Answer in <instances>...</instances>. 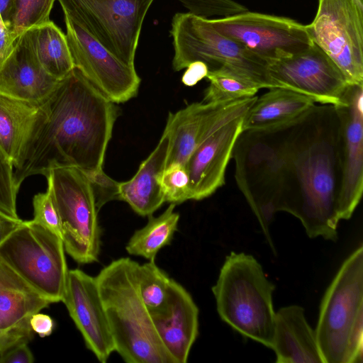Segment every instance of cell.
<instances>
[{
    "label": "cell",
    "mask_w": 363,
    "mask_h": 363,
    "mask_svg": "<svg viewBox=\"0 0 363 363\" xmlns=\"http://www.w3.org/2000/svg\"><path fill=\"white\" fill-rule=\"evenodd\" d=\"M257 96L218 102H195L169 113L164 130L169 136L167 166L185 163L194 149L221 125L245 114Z\"/></svg>",
    "instance_id": "cell-14"
},
{
    "label": "cell",
    "mask_w": 363,
    "mask_h": 363,
    "mask_svg": "<svg viewBox=\"0 0 363 363\" xmlns=\"http://www.w3.org/2000/svg\"><path fill=\"white\" fill-rule=\"evenodd\" d=\"M184 72L182 82L188 86L196 84L202 79L206 77L209 71L208 66L201 61H194L190 63Z\"/></svg>",
    "instance_id": "cell-37"
},
{
    "label": "cell",
    "mask_w": 363,
    "mask_h": 363,
    "mask_svg": "<svg viewBox=\"0 0 363 363\" xmlns=\"http://www.w3.org/2000/svg\"><path fill=\"white\" fill-rule=\"evenodd\" d=\"M33 218L35 223L50 230L62 239L60 219L51 191L39 192L33 199Z\"/></svg>",
    "instance_id": "cell-32"
},
{
    "label": "cell",
    "mask_w": 363,
    "mask_h": 363,
    "mask_svg": "<svg viewBox=\"0 0 363 363\" xmlns=\"http://www.w3.org/2000/svg\"><path fill=\"white\" fill-rule=\"evenodd\" d=\"M30 325L33 331L44 337L49 336L54 329V321L47 315L38 312L30 318Z\"/></svg>",
    "instance_id": "cell-39"
},
{
    "label": "cell",
    "mask_w": 363,
    "mask_h": 363,
    "mask_svg": "<svg viewBox=\"0 0 363 363\" xmlns=\"http://www.w3.org/2000/svg\"><path fill=\"white\" fill-rule=\"evenodd\" d=\"M64 19L74 67L115 104L135 96L140 78L135 67L121 62L67 15L64 14Z\"/></svg>",
    "instance_id": "cell-12"
},
{
    "label": "cell",
    "mask_w": 363,
    "mask_h": 363,
    "mask_svg": "<svg viewBox=\"0 0 363 363\" xmlns=\"http://www.w3.org/2000/svg\"><path fill=\"white\" fill-rule=\"evenodd\" d=\"M17 38L6 26L0 14V68L11 53Z\"/></svg>",
    "instance_id": "cell-38"
},
{
    "label": "cell",
    "mask_w": 363,
    "mask_h": 363,
    "mask_svg": "<svg viewBox=\"0 0 363 363\" xmlns=\"http://www.w3.org/2000/svg\"><path fill=\"white\" fill-rule=\"evenodd\" d=\"M13 0H0V14L9 28L10 13Z\"/></svg>",
    "instance_id": "cell-41"
},
{
    "label": "cell",
    "mask_w": 363,
    "mask_h": 363,
    "mask_svg": "<svg viewBox=\"0 0 363 363\" xmlns=\"http://www.w3.org/2000/svg\"><path fill=\"white\" fill-rule=\"evenodd\" d=\"M38 106L0 93V149L13 167L30 136Z\"/></svg>",
    "instance_id": "cell-24"
},
{
    "label": "cell",
    "mask_w": 363,
    "mask_h": 363,
    "mask_svg": "<svg viewBox=\"0 0 363 363\" xmlns=\"http://www.w3.org/2000/svg\"><path fill=\"white\" fill-rule=\"evenodd\" d=\"M117 108L76 67L38 106L28 141L14 167L18 189L28 177L55 167H77L91 177L103 171Z\"/></svg>",
    "instance_id": "cell-2"
},
{
    "label": "cell",
    "mask_w": 363,
    "mask_h": 363,
    "mask_svg": "<svg viewBox=\"0 0 363 363\" xmlns=\"http://www.w3.org/2000/svg\"><path fill=\"white\" fill-rule=\"evenodd\" d=\"M0 259L52 303L62 301L69 269L56 234L23 220L0 245Z\"/></svg>",
    "instance_id": "cell-8"
},
{
    "label": "cell",
    "mask_w": 363,
    "mask_h": 363,
    "mask_svg": "<svg viewBox=\"0 0 363 363\" xmlns=\"http://www.w3.org/2000/svg\"><path fill=\"white\" fill-rule=\"evenodd\" d=\"M277 363H323L315 330L298 305L281 308L275 314L272 345Z\"/></svg>",
    "instance_id": "cell-20"
},
{
    "label": "cell",
    "mask_w": 363,
    "mask_h": 363,
    "mask_svg": "<svg viewBox=\"0 0 363 363\" xmlns=\"http://www.w3.org/2000/svg\"><path fill=\"white\" fill-rule=\"evenodd\" d=\"M26 32L37 60L50 75L60 80L73 69L66 35L53 21Z\"/></svg>",
    "instance_id": "cell-25"
},
{
    "label": "cell",
    "mask_w": 363,
    "mask_h": 363,
    "mask_svg": "<svg viewBox=\"0 0 363 363\" xmlns=\"http://www.w3.org/2000/svg\"><path fill=\"white\" fill-rule=\"evenodd\" d=\"M317 103L303 94L284 88H271L257 97L242 119V131L258 130L286 123Z\"/></svg>",
    "instance_id": "cell-23"
},
{
    "label": "cell",
    "mask_w": 363,
    "mask_h": 363,
    "mask_svg": "<svg viewBox=\"0 0 363 363\" xmlns=\"http://www.w3.org/2000/svg\"><path fill=\"white\" fill-rule=\"evenodd\" d=\"M57 210L65 250L77 263L98 260L101 229L89 176L74 167H55L45 176Z\"/></svg>",
    "instance_id": "cell-7"
},
{
    "label": "cell",
    "mask_w": 363,
    "mask_h": 363,
    "mask_svg": "<svg viewBox=\"0 0 363 363\" xmlns=\"http://www.w3.org/2000/svg\"><path fill=\"white\" fill-rule=\"evenodd\" d=\"M62 301L86 347L100 362H106L115 347L96 278L79 269L69 270Z\"/></svg>",
    "instance_id": "cell-16"
},
{
    "label": "cell",
    "mask_w": 363,
    "mask_h": 363,
    "mask_svg": "<svg viewBox=\"0 0 363 363\" xmlns=\"http://www.w3.org/2000/svg\"><path fill=\"white\" fill-rule=\"evenodd\" d=\"M175 206L170 203L157 217L148 216L147 223L136 230L128 240L125 247L127 252L155 261L158 252L169 245L177 230L179 214L174 211Z\"/></svg>",
    "instance_id": "cell-26"
},
{
    "label": "cell",
    "mask_w": 363,
    "mask_h": 363,
    "mask_svg": "<svg viewBox=\"0 0 363 363\" xmlns=\"http://www.w3.org/2000/svg\"><path fill=\"white\" fill-rule=\"evenodd\" d=\"M188 11L197 16L225 17L248 11L243 5L233 0H177Z\"/></svg>",
    "instance_id": "cell-31"
},
{
    "label": "cell",
    "mask_w": 363,
    "mask_h": 363,
    "mask_svg": "<svg viewBox=\"0 0 363 363\" xmlns=\"http://www.w3.org/2000/svg\"><path fill=\"white\" fill-rule=\"evenodd\" d=\"M137 264L129 257H121L95 277L115 352L127 363H174L140 296Z\"/></svg>",
    "instance_id": "cell-3"
},
{
    "label": "cell",
    "mask_w": 363,
    "mask_h": 363,
    "mask_svg": "<svg viewBox=\"0 0 363 363\" xmlns=\"http://www.w3.org/2000/svg\"><path fill=\"white\" fill-rule=\"evenodd\" d=\"M245 114L213 131L190 155L184 166L189 179L191 200L208 197L225 184V170L242 131Z\"/></svg>",
    "instance_id": "cell-17"
},
{
    "label": "cell",
    "mask_w": 363,
    "mask_h": 363,
    "mask_svg": "<svg viewBox=\"0 0 363 363\" xmlns=\"http://www.w3.org/2000/svg\"><path fill=\"white\" fill-rule=\"evenodd\" d=\"M363 84H349L335 106L340 122L342 185V220L349 219L363 191Z\"/></svg>",
    "instance_id": "cell-15"
},
{
    "label": "cell",
    "mask_w": 363,
    "mask_h": 363,
    "mask_svg": "<svg viewBox=\"0 0 363 363\" xmlns=\"http://www.w3.org/2000/svg\"><path fill=\"white\" fill-rule=\"evenodd\" d=\"M199 312L191 294L172 279L164 303L150 311L157 334L174 363L187 362L199 335Z\"/></svg>",
    "instance_id": "cell-18"
},
{
    "label": "cell",
    "mask_w": 363,
    "mask_h": 363,
    "mask_svg": "<svg viewBox=\"0 0 363 363\" xmlns=\"http://www.w3.org/2000/svg\"><path fill=\"white\" fill-rule=\"evenodd\" d=\"M28 342H21L0 354V363H32L34 357Z\"/></svg>",
    "instance_id": "cell-36"
},
{
    "label": "cell",
    "mask_w": 363,
    "mask_h": 363,
    "mask_svg": "<svg viewBox=\"0 0 363 363\" xmlns=\"http://www.w3.org/2000/svg\"><path fill=\"white\" fill-rule=\"evenodd\" d=\"M136 278L140 296L149 311L160 308L166 300L171 278L155 261L138 263Z\"/></svg>",
    "instance_id": "cell-28"
},
{
    "label": "cell",
    "mask_w": 363,
    "mask_h": 363,
    "mask_svg": "<svg viewBox=\"0 0 363 363\" xmlns=\"http://www.w3.org/2000/svg\"><path fill=\"white\" fill-rule=\"evenodd\" d=\"M56 0H13L9 28L17 37L23 32L45 24Z\"/></svg>",
    "instance_id": "cell-29"
},
{
    "label": "cell",
    "mask_w": 363,
    "mask_h": 363,
    "mask_svg": "<svg viewBox=\"0 0 363 363\" xmlns=\"http://www.w3.org/2000/svg\"><path fill=\"white\" fill-rule=\"evenodd\" d=\"M52 302L0 259V330L30 326V317Z\"/></svg>",
    "instance_id": "cell-22"
},
{
    "label": "cell",
    "mask_w": 363,
    "mask_h": 363,
    "mask_svg": "<svg viewBox=\"0 0 363 363\" xmlns=\"http://www.w3.org/2000/svg\"><path fill=\"white\" fill-rule=\"evenodd\" d=\"M170 35L175 72L201 61L209 71L225 67L249 77L262 89L274 88L268 74L267 62L238 43L217 32L208 18L191 12H179L172 19Z\"/></svg>",
    "instance_id": "cell-6"
},
{
    "label": "cell",
    "mask_w": 363,
    "mask_h": 363,
    "mask_svg": "<svg viewBox=\"0 0 363 363\" xmlns=\"http://www.w3.org/2000/svg\"><path fill=\"white\" fill-rule=\"evenodd\" d=\"M59 81L43 68L26 32L21 33L0 68V93L39 105L53 91Z\"/></svg>",
    "instance_id": "cell-19"
},
{
    "label": "cell",
    "mask_w": 363,
    "mask_h": 363,
    "mask_svg": "<svg viewBox=\"0 0 363 363\" xmlns=\"http://www.w3.org/2000/svg\"><path fill=\"white\" fill-rule=\"evenodd\" d=\"M169 139L163 134L154 150L140 164L136 174L128 181L119 182L118 200L126 202L138 215L148 216L165 201L161 186L167 167Z\"/></svg>",
    "instance_id": "cell-21"
},
{
    "label": "cell",
    "mask_w": 363,
    "mask_h": 363,
    "mask_svg": "<svg viewBox=\"0 0 363 363\" xmlns=\"http://www.w3.org/2000/svg\"><path fill=\"white\" fill-rule=\"evenodd\" d=\"M161 186L165 202L177 204L191 200L189 176L182 164L172 163L165 167Z\"/></svg>",
    "instance_id": "cell-30"
},
{
    "label": "cell",
    "mask_w": 363,
    "mask_h": 363,
    "mask_svg": "<svg viewBox=\"0 0 363 363\" xmlns=\"http://www.w3.org/2000/svg\"><path fill=\"white\" fill-rule=\"evenodd\" d=\"M306 28L349 84H363V0H318Z\"/></svg>",
    "instance_id": "cell-10"
},
{
    "label": "cell",
    "mask_w": 363,
    "mask_h": 363,
    "mask_svg": "<svg viewBox=\"0 0 363 363\" xmlns=\"http://www.w3.org/2000/svg\"><path fill=\"white\" fill-rule=\"evenodd\" d=\"M267 72L274 88L303 94L320 104L338 105L350 84L328 55L313 43L302 52L269 62Z\"/></svg>",
    "instance_id": "cell-13"
},
{
    "label": "cell",
    "mask_w": 363,
    "mask_h": 363,
    "mask_svg": "<svg viewBox=\"0 0 363 363\" xmlns=\"http://www.w3.org/2000/svg\"><path fill=\"white\" fill-rule=\"evenodd\" d=\"M323 363L363 362V247L342 263L320 306L315 329Z\"/></svg>",
    "instance_id": "cell-5"
},
{
    "label": "cell",
    "mask_w": 363,
    "mask_h": 363,
    "mask_svg": "<svg viewBox=\"0 0 363 363\" xmlns=\"http://www.w3.org/2000/svg\"><path fill=\"white\" fill-rule=\"evenodd\" d=\"M23 222L18 217L11 216L0 211V245Z\"/></svg>",
    "instance_id": "cell-40"
},
{
    "label": "cell",
    "mask_w": 363,
    "mask_h": 363,
    "mask_svg": "<svg viewBox=\"0 0 363 363\" xmlns=\"http://www.w3.org/2000/svg\"><path fill=\"white\" fill-rule=\"evenodd\" d=\"M18 189L14 181V167L0 149V211L18 217L16 210Z\"/></svg>",
    "instance_id": "cell-33"
},
{
    "label": "cell",
    "mask_w": 363,
    "mask_h": 363,
    "mask_svg": "<svg viewBox=\"0 0 363 363\" xmlns=\"http://www.w3.org/2000/svg\"><path fill=\"white\" fill-rule=\"evenodd\" d=\"M30 326L17 328L8 331L0 330V354L21 342H28L32 337Z\"/></svg>",
    "instance_id": "cell-35"
},
{
    "label": "cell",
    "mask_w": 363,
    "mask_h": 363,
    "mask_svg": "<svg viewBox=\"0 0 363 363\" xmlns=\"http://www.w3.org/2000/svg\"><path fill=\"white\" fill-rule=\"evenodd\" d=\"M206 78L210 84L202 100L205 103L250 98L262 89L249 77L225 67L208 71Z\"/></svg>",
    "instance_id": "cell-27"
},
{
    "label": "cell",
    "mask_w": 363,
    "mask_h": 363,
    "mask_svg": "<svg viewBox=\"0 0 363 363\" xmlns=\"http://www.w3.org/2000/svg\"><path fill=\"white\" fill-rule=\"evenodd\" d=\"M91 182L97 208H100L108 201L118 200V184L106 175L104 171L89 177Z\"/></svg>",
    "instance_id": "cell-34"
},
{
    "label": "cell",
    "mask_w": 363,
    "mask_h": 363,
    "mask_svg": "<svg viewBox=\"0 0 363 363\" xmlns=\"http://www.w3.org/2000/svg\"><path fill=\"white\" fill-rule=\"evenodd\" d=\"M67 15L127 65L135 57L146 14L155 0H57Z\"/></svg>",
    "instance_id": "cell-9"
},
{
    "label": "cell",
    "mask_w": 363,
    "mask_h": 363,
    "mask_svg": "<svg viewBox=\"0 0 363 363\" xmlns=\"http://www.w3.org/2000/svg\"><path fill=\"white\" fill-rule=\"evenodd\" d=\"M232 158L237 185L264 232L285 211L311 238L337 240L342 165L334 105L316 104L283 125L242 131Z\"/></svg>",
    "instance_id": "cell-1"
},
{
    "label": "cell",
    "mask_w": 363,
    "mask_h": 363,
    "mask_svg": "<svg viewBox=\"0 0 363 363\" xmlns=\"http://www.w3.org/2000/svg\"><path fill=\"white\" fill-rule=\"evenodd\" d=\"M208 21L217 32L267 63L302 52L313 44L306 26L286 17L247 11Z\"/></svg>",
    "instance_id": "cell-11"
},
{
    "label": "cell",
    "mask_w": 363,
    "mask_h": 363,
    "mask_svg": "<svg viewBox=\"0 0 363 363\" xmlns=\"http://www.w3.org/2000/svg\"><path fill=\"white\" fill-rule=\"evenodd\" d=\"M275 286L251 255L231 252L212 287L220 318L242 335L267 347L272 345Z\"/></svg>",
    "instance_id": "cell-4"
}]
</instances>
